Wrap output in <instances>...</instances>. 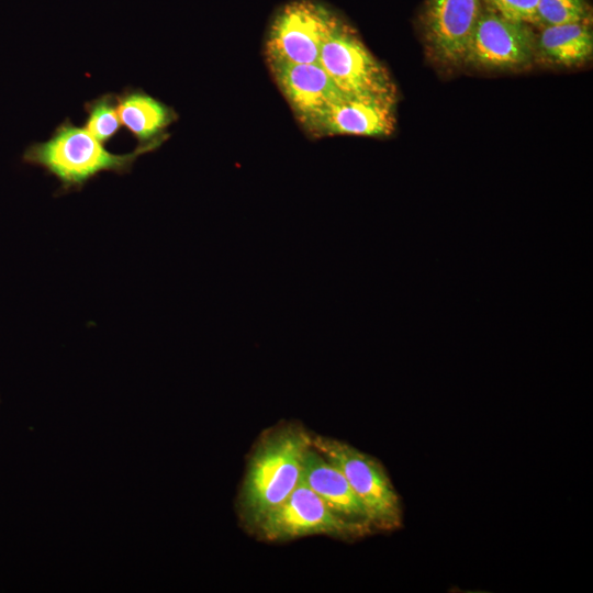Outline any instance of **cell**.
<instances>
[{
	"label": "cell",
	"mask_w": 593,
	"mask_h": 593,
	"mask_svg": "<svg viewBox=\"0 0 593 593\" xmlns=\"http://www.w3.org/2000/svg\"><path fill=\"white\" fill-rule=\"evenodd\" d=\"M312 435L300 423L284 422L256 441L236 499L238 519L249 534L298 485Z\"/></svg>",
	"instance_id": "cell-1"
},
{
	"label": "cell",
	"mask_w": 593,
	"mask_h": 593,
	"mask_svg": "<svg viewBox=\"0 0 593 593\" xmlns=\"http://www.w3.org/2000/svg\"><path fill=\"white\" fill-rule=\"evenodd\" d=\"M312 446L345 475L365 506L374 532H392L402 526L400 496L376 458L343 440L322 435H312Z\"/></svg>",
	"instance_id": "cell-2"
},
{
	"label": "cell",
	"mask_w": 593,
	"mask_h": 593,
	"mask_svg": "<svg viewBox=\"0 0 593 593\" xmlns=\"http://www.w3.org/2000/svg\"><path fill=\"white\" fill-rule=\"evenodd\" d=\"M152 141L125 155L108 152L86 128L61 126L47 142L32 146L24 158L55 175L65 186L82 184L103 170L125 171L142 154L153 149Z\"/></svg>",
	"instance_id": "cell-3"
},
{
	"label": "cell",
	"mask_w": 593,
	"mask_h": 593,
	"mask_svg": "<svg viewBox=\"0 0 593 593\" xmlns=\"http://www.w3.org/2000/svg\"><path fill=\"white\" fill-rule=\"evenodd\" d=\"M339 16L317 0L283 4L269 25L265 53L269 67L318 63L322 46Z\"/></svg>",
	"instance_id": "cell-4"
},
{
	"label": "cell",
	"mask_w": 593,
	"mask_h": 593,
	"mask_svg": "<svg viewBox=\"0 0 593 593\" xmlns=\"http://www.w3.org/2000/svg\"><path fill=\"white\" fill-rule=\"evenodd\" d=\"M250 535L266 542L317 535L342 540L368 536L359 527L335 515L301 478L288 497L261 517Z\"/></svg>",
	"instance_id": "cell-5"
},
{
	"label": "cell",
	"mask_w": 593,
	"mask_h": 593,
	"mask_svg": "<svg viewBox=\"0 0 593 593\" xmlns=\"http://www.w3.org/2000/svg\"><path fill=\"white\" fill-rule=\"evenodd\" d=\"M318 64L345 94L396 93L387 68L342 19L325 40Z\"/></svg>",
	"instance_id": "cell-6"
},
{
	"label": "cell",
	"mask_w": 593,
	"mask_h": 593,
	"mask_svg": "<svg viewBox=\"0 0 593 593\" xmlns=\"http://www.w3.org/2000/svg\"><path fill=\"white\" fill-rule=\"evenodd\" d=\"M536 58V35L529 24L508 20L483 7L471 34L465 63L495 70L527 67Z\"/></svg>",
	"instance_id": "cell-7"
},
{
	"label": "cell",
	"mask_w": 593,
	"mask_h": 593,
	"mask_svg": "<svg viewBox=\"0 0 593 593\" xmlns=\"http://www.w3.org/2000/svg\"><path fill=\"white\" fill-rule=\"evenodd\" d=\"M483 0H426L423 33L430 56L444 65L465 63Z\"/></svg>",
	"instance_id": "cell-8"
},
{
	"label": "cell",
	"mask_w": 593,
	"mask_h": 593,
	"mask_svg": "<svg viewBox=\"0 0 593 593\" xmlns=\"http://www.w3.org/2000/svg\"><path fill=\"white\" fill-rule=\"evenodd\" d=\"M395 94H345L310 127L322 135L383 137L396 123Z\"/></svg>",
	"instance_id": "cell-9"
},
{
	"label": "cell",
	"mask_w": 593,
	"mask_h": 593,
	"mask_svg": "<svg viewBox=\"0 0 593 593\" xmlns=\"http://www.w3.org/2000/svg\"><path fill=\"white\" fill-rule=\"evenodd\" d=\"M269 68L280 91L307 128L345 96L318 63L282 64Z\"/></svg>",
	"instance_id": "cell-10"
},
{
	"label": "cell",
	"mask_w": 593,
	"mask_h": 593,
	"mask_svg": "<svg viewBox=\"0 0 593 593\" xmlns=\"http://www.w3.org/2000/svg\"><path fill=\"white\" fill-rule=\"evenodd\" d=\"M301 479L335 515L359 527L367 535L374 533L365 506L345 475L313 446L304 457Z\"/></svg>",
	"instance_id": "cell-11"
},
{
	"label": "cell",
	"mask_w": 593,
	"mask_h": 593,
	"mask_svg": "<svg viewBox=\"0 0 593 593\" xmlns=\"http://www.w3.org/2000/svg\"><path fill=\"white\" fill-rule=\"evenodd\" d=\"M593 32L591 23L578 22L542 27L536 37V57L544 61L572 67L591 59Z\"/></svg>",
	"instance_id": "cell-12"
},
{
	"label": "cell",
	"mask_w": 593,
	"mask_h": 593,
	"mask_svg": "<svg viewBox=\"0 0 593 593\" xmlns=\"http://www.w3.org/2000/svg\"><path fill=\"white\" fill-rule=\"evenodd\" d=\"M118 113L121 123L142 142L153 139L172 120L166 105L137 92L127 94L120 101Z\"/></svg>",
	"instance_id": "cell-13"
},
{
	"label": "cell",
	"mask_w": 593,
	"mask_h": 593,
	"mask_svg": "<svg viewBox=\"0 0 593 593\" xmlns=\"http://www.w3.org/2000/svg\"><path fill=\"white\" fill-rule=\"evenodd\" d=\"M592 10L586 0H539L535 24L539 27L586 22L591 23Z\"/></svg>",
	"instance_id": "cell-14"
},
{
	"label": "cell",
	"mask_w": 593,
	"mask_h": 593,
	"mask_svg": "<svg viewBox=\"0 0 593 593\" xmlns=\"http://www.w3.org/2000/svg\"><path fill=\"white\" fill-rule=\"evenodd\" d=\"M120 124L118 107L111 100L102 99L92 105L86 130L102 143L116 133Z\"/></svg>",
	"instance_id": "cell-15"
},
{
	"label": "cell",
	"mask_w": 593,
	"mask_h": 593,
	"mask_svg": "<svg viewBox=\"0 0 593 593\" xmlns=\"http://www.w3.org/2000/svg\"><path fill=\"white\" fill-rule=\"evenodd\" d=\"M539 0H483L484 5L497 14L521 23L535 24Z\"/></svg>",
	"instance_id": "cell-16"
}]
</instances>
